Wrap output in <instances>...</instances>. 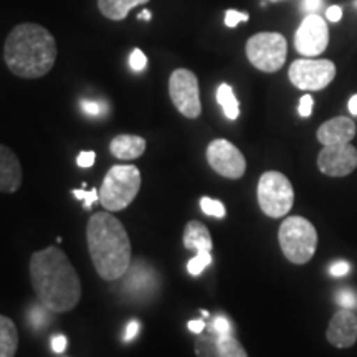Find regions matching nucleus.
I'll use <instances>...</instances> for the list:
<instances>
[{"instance_id": "a19ab883", "label": "nucleus", "mask_w": 357, "mask_h": 357, "mask_svg": "<svg viewBox=\"0 0 357 357\" xmlns=\"http://www.w3.org/2000/svg\"><path fill=\"white\" fill-rule=\"evenodd\" d=\"M349 111H351V114L357 116V95H354L349 100Z\"/></svg>"}, {"instance_id": "412c9836", "label": "nucleus", "mask_w": 357, "mask_h": 357, "mask_svg": "<svg viewBox=\"0 0 357 357\" xmlns=\"http://www.w3.org/2000/svg\"><path fill=\"white\" fill-rule=\"evenodd\" d=\"M195 354L197 357H223L217 346V333L207 326V333L197 334L195 339Z\"/></svg>"}, {"instance_id": "9b49d317", "label": "nucleus", "mask_w": 357, "mask_h": 357, "mask_svg": "<svg viewBox=\"0 0 357 357\" xmlns=\"http://www.w3.org/2000/svg\"><path fill=\"white\" fill-rule=\"evenodd\" d=\"M207 162L213 171L227 178H240L247 171L243 154L227 139H215L207 146Z\"/></svg>"}, {"instance_id": "ea45409f", "label": "nucleus", "mask_w": 357, "mask_h": 357, "mask_svg": "<svg viewBox=\"0 0 357 357\" xmlns=\"http://www.w3.org/2000/svg\"><path fill=\"white\" fill-rule=\"evenodd\" d=\"M207 324H205L204 319H192L189 321V331H192L194 334H200L205 331Z\"/></svg>"}, {"instance_id": "c03bdc74", "label": "nucleus", "mask_w": 357, "mask_h": 357, "mask_svg": "<svg viewBox=\"0 0 357 357\" xmlns=\"http://www.w3.org/2000/svg\"><path fill=\"white\" fill-rule=\"evenodd\" d=\"M60 357H68V356H60Z\"/></svg>"}, {"instance_id": "393cba45", "label": "nucleus", "mask_w": 357, "mask_h": 357, "mask_svg": "<svg viewBox=\"0 0 357 357\" xmlns=\"http://www.w3.org/2000/svg\"><path fill=\"white\" fill-rule=\"evenodd\" d=\"M212 263V255L211 252H197V255L190 258L189 263H187V271L192 276H199L202 271Z\"/></svg>"}, {"instance_id": "2f4dec72", "label": "nucleus", "mask_w": 357, "mask_h": 357, "mask_svg": "<svg viewBox=\"0 0 357 357\" xmlns=\"http://www.w3.org/2000/svg\"><path fill=\"white\" fill-rule=\"evenodd\" d=\"M337 303L344 307V310H352V307H356L357 305V296L352 291H349V289H344V291L337 294Z\"/></svg>"}, {"instance_id": "f3484780", "label": "nucleus", "mask_w": 357, "mask_h": 357, "mask_svg": "<svg viewBox=\"0 0 357 357\" xmlns=\"http://www.w3.org/2000/svg\"><path fill=\"white\" fill-rule=\"evenodd\" d=\"M109 151L116 159L134 160L144 154L146 141L136 134H119L111 141Z\"/></svg>"}, {"instance_id": "cd10ccee", "label": "nucleus", "mask_w": 357, "mask_h": 357, "mask_svg": "<svg viewBox=\"0 0 357 357\" xmlns=\"http://www.w3.org/2000/svg\"><path fill=\"white\" fill-rule=\"evenodd\" d=\"M73 195L77 199H82L83 200V207L84 211H88V208H91V205L96 202L98 199H100V190L98 189H91V190H82V189H77L73 190Z\"/></svg>"}, {"instance_id": "f257e3e1", "label": "nucleus", "mask_w": 357, "mask_h": 357, "mask_svg": "<svg viewBox=\"0 0 357 357\" xmlns=\"http://www.w3.org/2000/svg\"><path fill=\"white\" fill-rule=\"evenodd\" d=\"M30 280L38 301L52 312H68L82 300V281L68 257L56 247L35 252Z\"/></svg>"}, {"instance_id": "bb28decb", "label": "nucleus", "mask_w": 357, "mask_h": 357, "mask_svg": "<svg viewBox=\"0 0 357 357\" xmlns=\"http://www.w3.org/2000/svg\"><path fill=\"white\" fill-rule=\"evenodd\" d=\"M200 208H202V212L205 215H211V217H215V218H223L225 217V207H223V204L220 200H213L211 197H202L200 199Z\"/></svg>"}, {"instance_id": "c756f323", "label": "nucleus", "mask_w": 357, "mask_h": 357, "mask_svg": "<svg viewBox=\"0 0 357 357\" xmlns=\"http://www.w3.org/2000/svg\"><path fill=\"white\" fill-rule=\"evenodd\" d=\"M248 13L247 12H238V10H227L225 12V25L229 29H235L240 22H248Z\"/></svg>"}, {"instance_id": "a211bd4d", "label": "nucleus", "mask_w": 357, "mask_h": 357, "mask_svg": "<svg viewBox=\"0 0 357 357\" xmlns=\"http://www.w3.org/2000/svg\"><path fill=\"white\" fill-rule=\"evenodd\" d=\"M184 247L192 252H212V236L207 227L199 220H190L184 229Z\"/></svg>"}, {"instance_id": "79ce46f5", "label": "nucleus", "mask_w": 357, "mask_h": 357, "mask_svg": "<svg viewBox=\"0 0 357 357\" xmlns=\"http://www.w3.org/2000/svg\"><path fill=\"white\" fill-rule=\"evenodd\" d=\"M137 19L139 20H146V22H149L151 19H153V15H151V12L149 10H142L139 15H137Z\"/></svg>"}, {"instance_id": "7ed1b4c3", "label": "nucleus", "mask_w": 357, "mask_h": 357, "mask_svg": "<svg viewBox=\"0 0 357 357\" xmlns=\"http://www.w3.org/2000/svg\"><path fill=\"white\" fill-rule=\"evenodd\" d=\"M86 240L96 273L106 281H116L131 266V242L124 225L109 212L95 213L88 220Z\"/></svg>"}, {"instance_id": "7c9ffc66", "label": "nucleus", "mask_w": 357, "mask_h": 357, "mask_svg": "<svg viewBox=\"0 0 357 357\" xmlns=\"http://www.w3.org/2000/svg\"><path fill=\"white\" fill-rule=\"evenodd\" d=\"M208 326H211V328L217 334H230L231 333V324H230V321L225 318V316H215Z\"/></svg>"}, {"instance_id": "4468645a", "label": "nucleus", "mask_w": 357, "mask_h": 357, "mask_svg": "<svg viewBox=\"0 0 357 357\" xmlns=\"http://www.w3.org/2000/svg\"><path fill=\"white\" fill-rule=\"evenodd\" d=\"M356 132L357 128L352 119L346 118V116H337V118L321 124L318 129V141L323 146L347 144L354 139Z\"/></svg>"}, {"instance_id": "2eb2a0df", "label": "nucleus", "mask_w": 357, "mask_h": 357, "mask_svg": "<svg viewBox=\"0 0 357 357\" xmlns=\"http://www.w3.org/2000/svg\"><path fill=\"white\" fill-rule=\"evenodd\" d=\"M22 164L10 147L0 144V192L13 194L22 185Z\"/></svg>"}, {"instance_id": "6e6552de", "label": "nucleus", "mask_w": 357, "mask_h": 357, "mask_svg": "<svg viewBox=\"0 0 357 357\" xmlns=\"http://www.w3.org/2000/svg\"><path fill=\"white\" fill-rule=\"evenodd\" d=\"M169 95H171L176 109L185 118L195 119L202 113L199 79L194 71L185 68L172 71L171 78H169Z\"/></svg>"}, {"instance_id": "4be33fe9", "label": "nucleus", "mask_w": 357, "mask_h": 357, "mask_svg": "<svg viewBox=\"0 0 357 357\" xmlns=\"http://www.w3.org/2000/svg\"><path fill=\"white\" fill-rule=\"evenodd\" d=\"M217 101L218 105L222 106L223 113H225V116L230 119V121H234V119L238 118L240 105H238V100H236L234 95V89H231L230 84L222 83L220 86H218Z\"/></svg>"}, {"instance_id": "37998d69", "label": "nucleus", "mask_w": 357, "mask_h": 357, "mask_svg": "<svg viewBox=\"0 0 357 357\" xmlns=\"http://www.w3.org/2000/svg\"><path fill=\"white\" fill-rule=\"evenodd\" d=\"M270 2H281V0H270Z\"/></svg>"}, {"instance_id": "f03ea898", "label": "nucleus", "mask_w": 357, "mask_h": 357, "mask_svg": "<svg viewBox=\"0 0 357 357\" xmlns=\"http://www.w3.org/2000/svg\"><path fill=\"white\" fill-rule=\"evenodd\" d=\"M56 55L55 37L38 24L17 25L3 45V60L8 70L26 79L42 78L50 73Z\"/></svg>"}, {"instance_id": "5701e85b", "label": "nucleus", "mask_w": 357, "mask_h": 357, "mask_svg": "<svg viewBox=\"0 0 357 357\" xmlns=\"http://www.w3.org/2000/svg\"><path fill=\"white\" fill-rule=\"evenodd\" d=\"M217 346L223 357H248L243 346L234 337V334H217Z\"/></svg>"}, {"instance_id": "f704fd0d", "label": "nucleus", "mask_w": 357, "mask_h": 357, "mask_svg": "<svg viewBox=\"0 0 357 357\" xmlns=\"http://www.w3.org/2000/svg\"><path fill=\"white\" fill-rule=\"evenodd\" d=\"M66 344H68V341H66L63 334H56V336L52 337V349L56 354H63L66 351Z\"/></svg>"}, {"instance_id": "c9c22d12", "label": "nucleus", "mask_w": 357, "mask_h": 357, "mask_svg": "<svg viewBox=\"0 0 357 357\" xmlns=\"http://www.w3.org/2000/svg\"><path fill=\"white\" fill-rule=\"evenodd\" d=\"M349 263L347 261H334L331 268H329V273L333 276H344L349 273Z\"/></svg>"}, {"instance_id": "dca6fc26", "label": "nucleus", "mask_w": 357, "mask_h": 357, "mask_svg": "<svg viewBox=\"0 0 357 357\" xmlns=\"http://www.w3.org/2000/svg\"><path fill=\"white\" fill-rule=\"evenodd\" d=\"M126 273L128 278L126 283H124V288L129 289L131 294L137 296V293H149L154 288L155 271L153 270V266H147L144 261H134Z\"/></svg>"}, {"instance_id": "c85d7f7f", "label": "nucleus", "mask_w": 357, "mask_h": 357, "mask_svg": "<svg viewBox=\"0 0 357 357\" xmlns=\"http://www.w3.org/2000/svg\"><path fill=\"white\" fill-rule=\"evenodd\" d=\"M129 66L132 71H142L147 66V56L142 53L139 48H134L131 56H129Z\"/></svg>"}, {"instance_id": "39448f33", "label": "nucleus", "mask_w": 357, "mask_h": 357, "mask_svg": "<svg viewBox=\"0 0 357 357\" xmlns=\"http://www.w3.org/2000/svg\"><path fill=\"white\" fill-rule=\"evenodd\" d=\"M278 240L283 255L294 265H305L318 248V231L303 217H288L281 223Z\"/></svg>"}, {"instance_id": "f8f14e48", "label": "nucleus", "mask_w": 357, "mask_h": 357, "mask_svg": "<svg viewBox=\"0 0 357 357\" xmlns=\"http://www.w3.org/2000/svg\"><path fill=\"white\" fill-rule=\"evenodd\" d=\"M318 167L321 172L329 177L349 176L357 167V149L349 142L324 146V149L318 155Z\"/></svg>"}, {"instance_id": "58836bf2", "label": "nucleus", "mask_w": 357, "mask_h": 357, "mask_svg": "<svg viewBox=\"0 0 357 357\" xmlns=\"http://www.w3.org/2000/svg\"><path fill=\"white\" fill-rule=\"evenodd\" d=\"M323 0H303V8L306 13H316L319 10Z\"/></svg>"}, {"instance_id": "e433bc0d", "label": "nucleus", "mask_w": 357, "mask_h": 357, "mask_svg": "<svg viewBox=\"0 0 357 357\" xmlns=\"http://www.w3.org/2000/svg\"><path fill=\"white\" fill-rule=\"evenodd\" d=\"M139 329L141 324L137 323V321H131V323L126 326V331H124V341H132V339L139 334Z\"/></svg>"}, {"instance_id": "6ab92c4d", "label": "nucleus", "mask_w": 357, "mask_h": 357, "mask_svg": "<svg viewBox=\"0 0 357 357\" xmlns=\"http://www.w3.org/2000/svg\"><path fill=\"white\" fill-rule=\"evenodd\" d=\"M149 0H98V8L106 19L109 20H124L128 13L132 10L134 7L147 3Z\"/></svg>"}, {"instance_id": "473e14b6", "label": "nucleus", "mask_w": 357, "mask_h": 357, "mask_svg": "<svg viewBox=\"0 0 357 357\" xmlns=\"http://www.w3.org/2000/svg\"><path fill=\"white\" fill-rule=\"evenodd\" d=\"M312 98L311 95H305L300 100V106H298V113H300V116H303V118H310L311 113H312Z\"/></svg>"}, {"instance_id": "0eeeda50", "label": "nucleus", "mask_w": 357, "mask_h": 357, "mask_svg": "<svg viewBox=\"0 0 357 357\" xmlns=\"http://www.w3.org/2000/svg\"><path fill=\"white\" fill-rule=\"evenodd\" d=\"M247 58L257 70L275 73L283 68L288 55L287 38L276 32H261L248 38Z\"/></svg>"}, {"instance_id": "b1692460", "label": "nucleus", "mask_w": 357, "mask_h": 357, "mask_svg": "<svg viewBox=\"0 0 357 357\" xmlns=\"http://www.w3.org/2000/svg\"><path fill=\"white\" fill-rule=\"evenodd\" d=\"M48 312L52 311L48 310V307H45L42 303H40V305H35L32 310L29 311V323L32 324L35 329H42L43 326H47L52 321Z\"/></svg>"}, {"instance_id": "423d86ee", "label": "nucleus", "mask_w": 357, "mask_h": 357, "mask_svg": "<svg viewBox=\"0 0 357 357\" xmlns=\"http://www.w3.org/2000/svg\"><path fill=\"white\" fill-rule=\"evenodd\" d=\"M257 195L263 213L271 218L284 217L293 208V185L281 172L268 171L263 174L258 181Z\"/></svg>"}, {"instance_id": "4c0bfd02", "label": "nucleus", "mask_w": 357, "mask_h": 357, "mask_svg": "<svg viewBox=\"0 0 357 357\" xmlns=\"http://www.w3.org/2000/svg\"><path fill=\"white\" fill-rule=\"evenodd\" d=\"M326 17H328L329 22H334V24H336V22L342 19V8L339 6L329 7L328 12H326Z\"/></svg>"}, {"instance_id": "aec40b11", "label": "nucleus", "mask_w": 357, "mask_h": 357, "mask_svg": "<svg viewBox=\"0 0 357 357\" xmlns=\"http://www.w3.org/2000/svg\"><path fill=\"white\" fill-rule=\"evenodd\" d=\"M19 347V331L10 318L0 314V357H15Z\"/></svg>"}, {"instance_id": "1a4fd4ad", "label": "nucleus", "mask_w": 357, "mask_h": 357, "mask_svg": "<svg viewBox=\"0 0 357 357\" xmlns=\"http://www.w3.org/2000/svg\"><path fill=\"white\" fill-rule=\"evenodd\" d=\"M336 77V65L331 60H312L301 58L289 66L288 78L294 86L303 91H319L329 86Z\"/></svg>"}, {"instance_id": "a878e982", "label": "nucleus", "mask_w": 357, "mask_h": 357, "mask_svg": "<svg viewBox=\"0 0 357 357\" xmlns=\"http://www.w3.org/2000/svg\"><path fill=\"white\" fill-rule=\"evenodd\" d=\"M79 108L83 109L84 114L93 116V118H100V116H105L108 113V105L105 101L100 100H79Z\"/></svg>"}, {"instance_id": "ddd939ff", "label": "nucleus", "mask_w": 357, "mask_h": 357, "mask_svg": "<svg viewBox=\"0 0 357 357\" xmlns=\"http://www.w3.org/2000/svg\"><path fill=\"white\" fill-rule=\"evenodd\" d=\"M326 337L339 349L354 346L357 341V316L351 310L337 311L329 323Z\"/></svg>"}, {"instance_id": "20e7f679", "label": "nucleus", "mask_w": 357, "mask_h": 357, "mask_svg": "<svg viewBox=\"0 0 357 357\" xmlns=\"http://www.w3.org/2000/svg\"><path fill=\"white\" fill-rule=\"evenodd\" d=\"M141 172L132 164H119L106 174L100 189V202L108 212L124 211L141 189Z\"/></svg>"}, {"instance_id": "9d476101", "label": "nucleus", "mask_w": 357, "mask_h": 357, "mask_svg": "<svg viewBox=\"0 0 357 357\" xmlns=\"http://www.w3.org/2000/svg\"><path fill=\"white\" fill-rule=\"evenodd\" d=\"M329 30L323 17L307 13L294 33V48L303 56H318L328 48Z\"/></svg>"}, {"instance_id": "72a5a7b5", "label": "nucleus", "mask_w": 357, "mask_h": 357, "mask_svg": "<svg viewBox=\"0 0 357 357\" xmlns=\"http://www.w3.org/2000/svg\"><path fill=\"white\" fill-rule=\"evenodd\" d=\"M95 159H96V154L93 153V151H83V153L78 154L77 164L79 167L88 169V167H91L93 164H95Z\"/></svg>"}]
</instances>
